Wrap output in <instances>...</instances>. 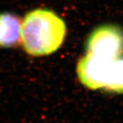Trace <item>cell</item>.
<instances>
[{"label": "cell", "mask_w": 123, "mask_h": 123, "mask_svg": "<svg viewBox=\"0 0 123 123\" xmlns=\"http://www.w3.org/2000/svg\"><path fill=\"white\" fill-rule=\"evenodd\" d=\"M104 90L123 93V58L121 57L111 62Z\"/></svg>", "instance_id": "5"}, {"label": "cell", "mask_w": 123, "mask_h": 123, "mask_svg": "<svg viewBox=\"0 0 123 123\" xmlns=\"http://www.w3.org/2000/svg\"><path fill=\"white\" fill-rule=\"evenodd\" d=\"M86 50L105 59L121 58L123 55V28L113 24L96 27L87 37Z\"/></svg>", "instance_id": "2"}, {"label": "cell", "mask_w": 123, "mask_h": 123, "mask_svg": "<svg viewBox=\"0 0 123 123\" xmlns=\"http://www.w3.org/2000/svg\"><path fill=\"white\" fill-rule=\"evenodd\" d=\"M113 60L114 59H105L87 53L78 61L76 74L79 80L89 89H104L107 73Z\"/></svg>", "instance_id": "3"}, {"label": "cell", "mask_w": 123, "mask_h": 123, "mask_svg": "<svg viewBox=\"0 0 123 123\" xmlns=\"http://www.w3.org/2000/svg\"><path fill=\"white\" fill-rule=\"evenodd\" d=\"M66 31L65 22L55 12L37 8L28 12L22 20L21 44L30 56H48L62 45Z\"/></svg>", "instance_id": "1"}, {"label": "cell", "mask_w": 123, "mask_h": 123, "mask_svg": "<svg viewBox=\"0 0 123 123\" xmlns=\"http://www.w3.org/2000/svg\"><path fill=\"white\" fill-rule=\"evenodd\" d=\"M22 20L13 13H0V48H15L21 45Z\"/></svg>", "instance_id": "4"}]
</instances>
